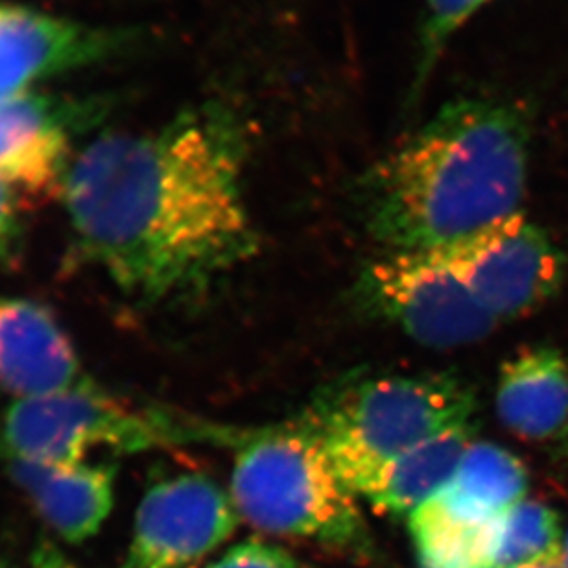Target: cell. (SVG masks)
<instances>
[{
  "label": "cell",
  "instance_id": "cell-16",
  "mask_svg": "<svg viewBox=\"0 0 568 568\" xmlns=\"http://www.w3.org/2000/svg\"><path fill=\"white\" fill-rule=\"evenodd\" d=\"M558 515L545 504L523 500L481 531L473 568H537L561 564Z\"/></svg>",
  "mask_w": 568,
  "mask_h": 568
},
{
  "label": "cell",
  "instance_id": "cell-1",
  "mask_svg": "<svg viewBox=\"0 0 568 568\" xmlns=\"http://www.w3.org/2000/svg\"><path fill=\"white\" fill-rule=\"evenodd\" d=\"M246 153L235 116L213 108L89 142L61 186L83 257L139 303L205 288L257 250Z\"/></svg>",
  "mask_w": 568,
  "mask_h": 568
},
{
  "label": "cell",
  "instance_id": "cell-22",
  "mask_svg": "<svg viewBox=\"0 0 568 568\" xmlns=\"http://www.w3.org/2000/svg\"><path fill=\"white\" fill-rule=\"evenodd\" d=\"M0 568H17L16 565L11 564L10 559L0 558Z\"/></svg>",
  "mask_w": 568,
  "mask_h": 568
},
{
  "label": "cell",
  "instance_id": "cell-6",
  "mask_svg": "<svg viewBox=\"0 0 568 568\" xmlns=\"http://www.w3.org/2000/svg\"><path fill=\"white\" fill-rule=\"evenodd\" d=\"M356 301L417 344L450 349L475 344L498 322L432 253L388 252L362 270Z\"/></svg>",
  "mask_w": 568,
  "mask_h": 568
},
{
  "label": "cell",
  "instance_id": "cell-5",
  "mask_svg": "<svg viewBox=\"0 0 568 568\" xmlns=\"http://www.w3.org/2000/svg\"><path fill=\"white\" fill-rule=\"evenodd\" d=\"M224 436L213 426L153 406H139L83 383L16 399L0 423V454L77 467L94 448L130 454Z\"/></svg>",
  "mask_w": 568,
  "mask_h": 568
},
{
  "label": "cell",
  "instance_id": "cell-17",
  "mask_svg": "<svg viewBox=\"0 0 568 568\" xmlns=\"http://www.w3.org/2000/svg\"><path fill=\"white\" fill-rule=\"evenodd\" d=\"M491 2L493 0H425L419 58L416 63V77L412 83V102L422 99L423 89L454 33Z\"/></svg>",
  "mask_w": 568,
  "mask_h": 568
},
{
  "label": "cell",
  "instance_id": "cell-7",
  "mask_svg": "<svg viewBox=\"0 0 568 568\" xmlns=\"http://www.w3.org/2000/svg\"><path fill=\"white\" fill-rule=\"evenodd\" d=\"M528 473L495 443H470L453 480L408 517L423 568H473L481 531L523 503Z\"/></svg>",
  "mask_w": 568,
  "mask_h": 568
},
{
  "label": "cell",
  "instance_id": "cell-19",
  "mask_svg": "<svg viewBox=\"0 0 568 568\" xmlns=\"http://www.w3.org/2000/svg\"><path fill=\"white\" fill-rule=\"evenodd\" d=\"M21 196L13 189L0 183V263L13 257L21 239L19 220Z\"/></svg>",
  "mask_w": 568,
  "mask_h": 568
},
{
  "label": "cell",
  "instance_id": "cell-23",
  "mask_svg": "<svg viewBox=\"0 0 568 568\" xmlns=\"http://www.w3.org/2000/svg\"><path fill=\"white\" fill-rule=\"evenodd\" d=\"M537 568H564V565H561V564H558V565H547V567H537Z\"/></svg>",
  "mask_w": 568,
  "mask_h": 568
},
{
  "label": "cell",
  "instance_id": "cell-2",
  "mask_svg": "<svg viewBox=\"0 0 568 568\" xmlns=\"http://www.w3.org/2000/svg\"><path fill=\"white\" fill-rule=\"evenodd\" d=\"M528 166L519 105L454 100L364 175L362 220L388 252H436L520 213Z\"/></svg>",
  "mask_w": 568,
  "mask_h": 568
},
{
  "label": "cell",
  "instance_id": "cell-10",
  "mask_svg": "<svg viewBox=\"0 0 568 568\" xmlns=\"http://www.w3.org/2000/svg\"><path fill=\"white\" fill-rule=\"evenodd\" d=\"M119 36L24 6L0 4V97L104 60Z\"/></svg>",
  "mask_w": 568,
  "mask_h": 568
},
{
  "label": "cell",
  "instance_id": "cell-8",
  "mask_svg": "<svg viewBox=\"0 0 568 568\" xmlns=\"http://www.w3.org/2000/svg\"><path fill=\"white\" fill-rule=\"evenodd\" d=\"M426 253L453 272L498 323L536 311L564 283L561 253L523 213Z\"/></svg>",
  "mask_w": 568,
  "mask_h": 568
},
{
  "label": "cell",
  "instance_id": "cell-15",
  "mask_svg": "<svg viewBox=\"0 0 568 568\" xmlns=\"http://www.w3.org/2000/svg\"><path fill=\"white\" fill-rule=\"evenodd\" d=\"M475 428L454 426L386 459L355 487L356 497L392 515H408L425 506L453 480Z\"/></svg>",
  "mask_w": 568,
  "mask_h": 568
},
{
  "label": "cell",
  "instance_id": "cell-21",
  "mask_svg": "<svg viewBox=\"0 0 568 568\" xmlns=\"http://www.w3.org/2000/svg\"><path fill=\"white\" fill-rule=\"evenodd\" d=\"M561 565H564V568H568V531L564 541V558H561Z\"/></svg>",
  "mask_w": 568,
  "mask_h": 568
},
{
  "label": "cell",
  "instance_id": "cell-14",
  "mask_svg": "<svg viewBox=\"0 0 568 568\" xmlns=\"http://www.w3.org/2000/svg\"><path fill=\"white\" fill-rule=\"evenodd\" d=\"M500 422L515 436L545 442L568 425V364L554 347H528L509 358L497 384Z\"/></svg>",
  "mask_w": 568,
  "mask_h": 568
},
{
  "label": "cell",
  "instance_id": "cell-13",
  "mask_svg": "<svg viewBox=\"0 0 568 568\" xmlns=\"http://www.w3.org/2000/svg\"><path fill=\"white\" fill-rule=\"evenodd\" d=\"M0 458L41 519L67 542L88 541L110 517L115 498V467L88 464L60 467L4 454Z\"/></svg>",
  "mask_w": 568,
  "mask_h": 568
},
{
  "label": "cell",
  "instance_id": "cell-3",
  "mask_svg": "<svg viewBox=\"0 0 568 568\" xmlns=\"http://www.w3.org/2000/svg\"><path fill=\"white\" fill-rule=\"evenodd\" d=\"M231 498L242 519L270 536L372 552L355 493L339 478L322 439L305 425L247 443L235 459Z\"/></svg>",
  "mask_w": 568,
  "mask_h": 568
},
{
  "label": "cell",
  "instance_id": "cell-11",
  "mask_svg": "<svg viewBox=\"0 0 568 568\" xmlns=\"http://www.w3.org/2000/svg\"><path fill=\"white\" fill-rule=\"evenodd\" d=\"M72 111L32 91L0 97V183L21 197L61 194L72 161Z\"/></svg>",
  "mask_w": 568,
  "mask_h": 568
},
{
  "label": "cell",
  "instance_id": "cell-20",
  "mask_svg": "<svg viewBox=\"0 0 568 568\" xmlns=\"http://www.w3.org/2000/svg\"><path fill=\"white\" fill-rule=\"evenodd\" d=\"M32 568H80L72 564L63 554L50 545V542H41L32 554Z\"/></svg>",
  "mask_w": 568,
  "mask_h": 568
},
{
  "label": "cell",
  "instance_id": "cell-4",
  "mask_svg": "<svg viewBox=\"0 0 568 568\" xmlns=\"http://www.w3.org/2000/svg\"><path fill=\"white\" fill-rule=\"evenodd\" d=\"M475 408L473 389L448 375L362 378L320 395L301 425L322 439L355 493L383 462L467 425Z\"/></svg>",
  "mask_w": 568,
  "mask_h": 568
},
{
  "label": "cell",
  "instance_id": "cell-12",
  "mask_svg": "<svg viewBox=\"0 0 568 568\" xmlns=\"http://www.w3.org/2000/svg\"><path fill=\"white\" fill-rule=\"evenodd\" d=\"M80 383L74 345L49 308L0 297V388L28 399Z\"/></svg>",
  "mask_w": 568,
  "mask_h": 568
},
{
  "label": "cell",
  "instance_id": "cell-9",
  "mask_svg": "<svg viewBox=\"0 0 568 568\" xmlns=\"http://www.w3.org/2000/svg\"><path fill=\"white\" fill-rule=\"evenodd\" d=\"M231 495L203 475H180L148 489L122 568H197L236 531Z\"/></svg>",
  "mask_w": 568,
  "mask_h": 568
},
{
  "label": "cell",
  "instance_id": "cell-18",
  "mask_svg": "<svg viewBox=\"0 0 568 568\" xmlns=\"http://www.w3.org/2000/svg\"><path fill=\"white\" fill-rule=\"evenodd\" d=\"M209 568H311L301 559L286 552L284 548L261 541L247 539L230 548L227 552L214 561Z\"/></svg>",
  "mask_w": 568,
  "mask_h": 568
}]
</instances>
